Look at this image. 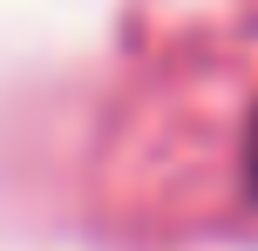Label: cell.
I'll return each instance as SVG.
<instances>
[{"mask_svg": "<svg viewBox=\"0 0 258 251\" xmlns=\"http://www.w3.org/2000/svg\"><path fill=\"white\" fill-rule=\"evenodd\" d=\"M245 170H251V204H258V122H251V156H245Z\"/></svg>", "mask_w": 258, "mask_h": 251, "instance_id": "1", "label": "cell"}]
</instances>
